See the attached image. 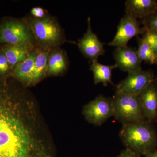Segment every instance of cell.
<instances>
[{
  "mask_svg": "<svg viewBox=\"0 0 157 157\" xmlns=\"http://www.w3.org/2000/svg\"><path fill=\"white\" fill-rule=\"evenodd\" d=\"M26 146L25 128L9 106L0 78V157H24Z\"/></svg>",
  "mask_w": 157,
  "mask_h": 157,
  "instance_id": "6da1fadb",
  "label": "cell"
},
{
  "mask_svg": "<svg viewBox=\"0 0 157 157\" xmlns=\"http://www.w3.org/2000/svg\"><path fill=\"white\" fill-rule=\"evenodd\" d=\"M119 137L127 148L140 156L155 151L157 147V132L147 121L122 124Z\"/></svg>",
  "mask_w": 157,
  "mask_h": 157,
  "instance_id": "7a4b0ae2",
  "label": "cell"
},
{
  "mask_svg": "<svg viewBox=\"0 0 157 157\" xmlns=\"http://www.w3.org/2000/svg\"><path fill=\"white\" fill-rule=\"evenodd\" d=\"M112 101L113 117L122 124L147 121L137 96L115 92Z\"/></svg>",
  "mask_w": 157,
  "mask_h": 157,
  "instance_id": "3957f363",
  "label": "cell"
},
{
  "mask_svg": "<svg viewBox=\"0 0 157 157\" xmlns=\"http://www.w3.org/2000/svg\"><path fill=\"white\" fill-rule=\"evenodd\" d=\"M34 36L29 26L17 19H6L0 23V44L31 45Z\"/></svg>",
  "mask_w": 157,
  "mask_h": 157,
  "instance_id": "277c9868",
  "label": "cell"
},
{
  "mask_svg": "<svg viewBox=\"0 0 157 157\" xmlns=\"http://www.w3.org/2000/svg\"><path fill=\"white\" fill-rule=\"evenodd\" d=\"M30 27L34 36L45 47L56 46L63 40L60 27L52 17L35 18L31 22Z\"/></svg>",
  "mask_w": 157,
  "mask_h": 157,
  "instance_id": "5b68a950",
  "label": "cell"
},
{
  "mask_svg": "<svg viewBox=\"0 0 157 157\" xmlns=\"http://www.w3.org/2000/svg\"><path fill=\"white\" fill-rule=\"evenodd\" d=\"M83 112L89 122L100 126L113 116L112 98L98 96L85 106Z\"/></svg>",
  "mask_w": 157,
  "mask_h": 157,
  "instance_id": "8992f818",
  "label": "cell"
},
{
  "mask_svg": "<svg viewBox=\"0 0 157 157\" xmlns=\"http://www.w3.org/2000/svg\"><path fill=\"white\" fill-rule=\"evenodd\" d=\"M155 78L151 70L141 69L129 72L126 78L116 86L115 92L138 96Z\"/></svg>",
  "mask_w": 157,
  "mask_h": 157,
  "instance_id": "52a82bcc",
  "label": "cell"
},
{
  "mask_svg": "<svg viewBox=\"0 0 157 157\" xmlns=\"http://www.w3.org/2000/svg\"><path fill=\"white\" fill-rule=\"evenodd\" d=\"M143 32L144 28H140L137 18L126 14L120 21L115 36L108 45L116 48L124 47L131 39Z\"/></svg>",
  "mask_w": 157,
  "mask_h": 157,
  "instance_id": "ba28073f",
  "label": "cell"
},
{
  "mask_svg": "<svg viewBox=\"0 0 157 157\" xmlns=\"http://www.w3.org/2000/svg\"><path fill=\"white\" fill-rule=\"evenodd\" d=\"M78 46L82 54L91 62L98 60V57L105 53L103 43L92 30L90 17L88 18L87 31L83 36L78 40Z\"/></svg>",
  "mask_w": 157,
  "mask_h": 157,
  "instance_id": "9c48e42d",
  "label": "cell"
},
{
  "mask_svg": "<svg viewBox=\"0 0 157 157\" xmlns=\"http://www.w3.org/2000/svg\"><path fill=\"white\" fill-rule=\"evenodd\" d=\"M137 97L147 121L151 123L156 122L157 116V79L155 78Z\"/></svg>",
  "mask_w": 157,
  "mask_h": 157,
  "instance_id": "30bf717a",
  "label": "cell"
},
{
  "mask_svg": "<svg viewBox=\"0 0 157 157\" xmlns=\"http://www.w3.org/2000/svg\"><path fill=\"white\" fill-rule=\"evenodd\" d=\"M113 57L117 68L128 73L141 69V61L135 48L127 46L116 48Z\"/></svg>",
  "mask_w": 157,
  "mask_h": 157,
  "instance_id": "8fae6325",
  "label": "cell"
},
{
  "mask_svg": "<svg viewBox=\"0 0 157 157\" xmlns=\"http://www.w3.org/2000/svg\"><path fill=\"white\" fill-rule=\"evenodd\" d=\"M126 14L143 19L157 11L155 0H127L125 2Z\"/></svg>",
  "mask_w": 157,
  "mask_h": 157,
  "instance_id": "7c38bea8",
  "label": "cell"
},
{
  "mask_svg": "<svg viewBox=\"0 0 157 157\" xmlns=\"http://www.w3.org/2000/svg\"><path fill=\"white\" fill-rule=\"evenodd\" d=\"M37 50L32 52L23 61L16 65L12 70L11 74L21 81L31 84L33 83L35 59Z\"/></svg>",
  "mask_w": 157,
  "mask_h": 157,
  "instance_id": "4fadbf2b",
  "label": "cell"
},
{
  "mask_svg": "<svg viewBox=\"0 0 157 157\" xmlns=\"http://www.w3.org/2000/svg\"><path fill=\"white\" fill-rule=\"evenodd\" d=\"M31 45H4L1 48L3 51L11 67L13 68L24 60L30 52Z\"/></svg>",
  "mask_w": 157,
  "mask_h": 157,
  "instance_id": "5bb4252c",
  "label": "cell"
},
{
  "mask_svg": "<svg viewBox=\"0 0 157 157\" xmlns=\"http://www.w3.org/2000/svg\"><path fill=\"white\" fill-rule=\"evenodd\" d=\"M117 68L116 65H104L100 63L98 60L91 62L90 70L94 75V82L95 84L102 83L106 86L109 83L113 84L111 77L113 69Z\"/></svg>",
  "mask_w": 157,
  "mask_h": 157,
  "instance_id": "9a60e30c",
  "label": "cell"
},
{
  "mask_svg": "<svg viewBox=\"0 0 157 157\" xmlns=\"http://www.w3.org/2000/svg\"><path fill=\"white\" fill-rule=\"evenodd\" d=\"M67 63L65 55L62 50H55L50 53L47 74L57 75L67 70Z\"/></svg>",
  "mask_w": 157,
  "mask_h": 157,
  "instance_id": "2e32d148",
  "label": "cell"
},
{
  "mask_svg": "<svg viewBox=\"0 0 157 157\" xmlns=\"http://www.w3.org/2000/svg\"><path fill=\"white\" fill-rule=\"evenodd\" d=\"M49 55V50L47 48L37 51L32 83L33 84L38 82L47 73Z\"/></svg>",
  "mask_w": 157,
  "mask_h": 157,
  "instance_id": "e0dca14e",
  "label": "cell"
},
{
  "mask_svg": "<svg viewBox=\"0 0 157 157\" xmlns=\"http://www.w3.org/2000/svg\"><path fill=\"white\" fill-rule=\"evenodd\" d=\"M137 52L141 61L157 65V56L152 48L142 38L137 37Z\"/></svg>",
  "mask_w": 157,
  "mask_h": 157,
  "instance_id": "ac0fdd59",
  "label": "cell"
},
{
  "mask_svg": "<svg viewBox=\"0 0 157 157\" xmlns=\"http://www.w3.org/2000/svg\"><path fill=\"white\" fill-rule=\"evenodd\" d=\"M143 28L142 38L150 45L157 56V31Z\"/></svg>",
  "mask_w": 157,
  "mask_h": 157,
  "instance_id": "d6986e66",
  "label": "cell"
},
{
  "mask_svg": "<svg viewBox=\"0 0 157 157\" xmlns=\"http://www.w3.org/2000/svg\"><path fill=\"white\" fill-rule=\"evenodd\" d=\"M12 70L6 55L0 48V76L8 77L12 73Z\"/></svg>",
  "mask_w": 157,
  "mask_h": 157,
  "instance_id": "ffe728a7",
  "label": "cell"
},
{
  "mask_svg": "<svg viewBox=\"0 0 157 157\" xmlns=\"http://www.w3.org/2000/svg\"><path fill=\"white\" fill-rule=\"evenodd\" d=\"M143 20L144 28L157 31V11Z\"/></svg>",
  "mask_w": 157,
  "mask_h": 157,
  "instance_id": "44dd1931",
  "label": "cell"
},
{
  "mask_svg": "<svg viewBox=\"0 0 157 157\" xmlns=\"http://www.w3.org/2000/svg\"><path fill=\"white\" fill-rule=\"evenodd\" d=\"M31 13L35 18L37 19H41L46 17L45 16V11L44 9L40 7H35L33 8L31 10Z\"/></svg>",
  "mask_w": 157,
  "mask_h": 157,
  "instance_id": "7402d4cb",
  "label": "cell"
},
{
  "mask_svg": "<svg viewBox=\"0 0 157 157\" xmlns=\"http://www.w3.org/2000/svg\"><path fill=\"white\" fill-rule=\"evenodd\" d=\"M116 157H141L135 152L128 148L126 149L121 153L120 154Z\"/></svg>",
  "mask_w": 157,
  "mask_h": 157,
  "instance_id": "603a6c76",
  "label": "cell"
},
{
  "mask_svg": "<svg viewBox=\"0 0 157 157\" xmlns=\"http://www.w3.org/2000/svg\"><path fill=\"white\" fill-rule=\"evenodd\" d=\"M144 157H157V150H156L155 151L151 152L145 155L144 156Z\"/></svg>",
  "mask_w": 157,
  "mask_h": 157,
  "instance_id": "cb8c5ba5",
  "label": "cell"
},
{
  "mask_svg": "<svg viewBox=\"0 0 157 157\" xmlns=\"http://www.w3.org/2000/svg\"><path fill=\"white\" fill-rule=\"evenodd\" d=\"M156 122L157 123V118H156Z\"/></svg>",
  "mask_w": 157,
  "mask_h": 157,
  "instance_id": "d4e9b609",
  "label": "cell"
},
{
  "mask_svg": "<svg viewBox=\"0 0 157 157\" xmlns=\"http://www.w3.org/2000/svg\"><path fill=\"white\" fill-rule=\"evenodd\" d=\"M156 78V79H157V77H156V78Z\"/></svg>",
  "mask_w": 157,
  "mask_h": 157,
  "instance_id": "484cf974",
  "label": "cell"
}]
</instances>
